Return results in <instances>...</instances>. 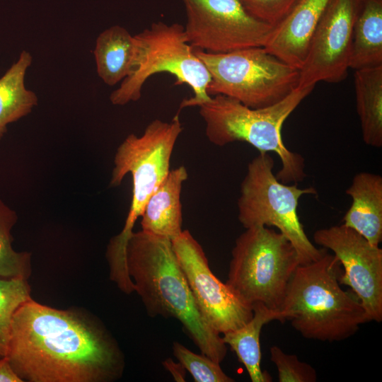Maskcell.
<instances>
[{"label":"cell","instance_id":"1","mask_svg":"<svg viewBox=\"0 0 382 382\" xmlns=\"http://www.w3.org/2000/svg\"><path fill=\"white\" fill-rule=\"evenodd\" d=\"M6 357L23 381H110L123 369L118 347L103 329L32 299L13 315Z\"/></svg>","mask_w":382,"mask_h":382},{"label":"cell","instance_id":"2","mask_svg":"<svg viewBox=\"0 0 382 382\" xmlns=\"http://www.w3.org/2000/svg\"><path fill=\"white\" fill-rule=\"evenodd\" d=\"M128 273L151 317L174 318L202 354L221 363L226 345L199 312L171 241L143 231L133 232L126 249Z\"/></svg>","mask_w":382,"mask_h":382},{"label":"cell","instance_id":"3","mask_svg":"<svg viewBox=\"0 0 382 382\" xmlns=\"http://www.w3.org/2000/svg\"><path fill=\"white\" fill-rule=\"evenodd\" d=\"M342 274L337 257L328 251L318 260L296 267L281 311L303 337L338 342L370 321L356 294L341 287Z\"/></svg>","mask_w":382,"mask_h":382},{"label":"cell","instance_id":"4","mask_svg":"<svg viewBox=\"0 0 382 382\" xmlns=\"http://www.w3.org/2000/svg\"><path fill=\"white\" fill-rule=\"evenodd\" d=\"M314 87H298L279 102L261 108H249L223 95L211 96L197 106L211 143L224 146L244 141L259 151L274 152L282 163L275 175L277 178L284 184H297L306 177L304 158L286 148L282 129L286 120Z\"/></svg>","mask_w":382,"mask_h":382},{"label":"cell","instance_id":"5","mask_svg":"<svg viewBox=\"0 0 382 382\" xmlns=\"http://www.w3.org/2000/svg\"><path fill=\"white\" fill-rule=\"evenodd\" d=\"M182 131L178 113L170 122L156 119L140 137L128 135L116 151L110 186H119L130 173L132 197L122 231L110 239L107 248L106 258L112 271L126 269L127 245L135 222L151 195L169 173L171 155Z\"/></svg>","mask_w":382,"mask_h":382},{"label":"cell","instance_id":"6","mask_svg":"<svg viewBox=\"0 0 382 382\" xmlns=\"http://www.w3.org/2000/svg\"><path fill=\"white\" fill-rule=\"evenodd\" d=\"M299 264L296 249L280 232L261 226L248 228L236 240L226 283L250 306L261 303L281 311Z\"/></svg>","mask_w":382,"mask_h":382},{"label":"cell","instance_id":"7","mask_svg":"<svg viewBox=\"0 0 382 382\" xmlns=\"http://www.w3.org/2000/svg\"><path fill=\"white\" fill-rule=\"evenodd\" d=\"M134 37L137 44L136 68L110 94L113 105H125L138 100L146 80L161 72L174 76L178 84H187L192 90L194 96L183 100L180 109L197 106L211 98L207 91L210 74L188 42L183 25L158 21Z\"/></svg>","mask_w":382,"mask_h":382},{"label":"cell","instance_id":"8","mask_svg":"<svg viewBox=\"0 0 382 382\" xmlns=\"http://www.w3.org/2000/svg\"><path fill=\"white\" fill-rule=\"evenodd\" d=\"M274 165L272 157L263 151L248 163L237 202L238 220L245 228L276 227L296 249L300 264L316 261L327 249L317 248L308 239L297 207L303 195H316L317 191L280 182L273 173Z\"/></svg>","mask_w":382,"mask_h":382},{"label":"cell","instance_id":"9","mask_svg":"<svg viewBox=\"0 0 382 382\" xmlns=\"http://www.w3.org/2000/svg\"><path fill=\"white\" fill-rule=\"evenodd\" d=\"M194 50L210 74L209 96L223 95L261 108L279 102L299 87V69L264 47L218 54Z\"/></svg>","mask_w":382,"mask_h":382},{"label":"cell","instance_id":"10","mask_svg":"<svg viewBox=\"0 0 382 382\" xmlns=\"http://www.w3.org/2000/svg\"><path fill=\"white\" fill-rule=\"evenodd\" d=\"M181 1L185 33L194 49L218 54L265 47L274 28L250 16L238 0Z\"/></svg>","mask_w":382,"mask_h":382},{"label":"cell","instance_id":"11","mask_svg":"<svg viewBox=\"0 0 382 382\" xmlns=\"http://www.w3.org/2000/svg\"><path fill=\"white\" fill-rule=\"evenodd\" d=\"M171 243L197 308L207 323L224 334L248 323L253 315L252 306L213 274L203 248L192 235L183 231Z\"/></svg>","mask_w":382,"mask_h":382},{"label":"cell","instance_id":"12","mask_svg":"<svg viewBox=\"0 0 382 382\" xmlns=\"http://www.w3.org/2000/svg\"><path fill=\"white\" fill-rule=\"evenodd\" d=\"M361 0H330L309 42L299 69V87L320 81L339 83L349 68L352 34Z\"/></svg>","mask_w":382,"mask_h":382},{"label":"cell","instance_id":"13","mask_svg":"<svg viewBox=\"0 0 382 382\" xmlns=\"http://www.w3.org/2000/svg\"><path fill=\"white\" fill-rule=\"evenodd\" d=\"M314 242L332 250L343 267L341 284L349 286L370 321L382 320V250L344 224L316 231Z\"/></svg>","mask_w":382,"mask_h":382},{"label":"cell","instance_id":"14","mask_svg":"<svg viewBox=\"0 0 382 382\" xmlns=\"http://www.w3.org/2000/svg\"><path fill=\"white\" fill-rule=\"evenodd\" d=\"M330 0H297L275 27L265 49L288 64L300 69L314 30Z\"/></svg>","mask_w":382,"mask_h":382},{"label":"cell","instance_id":"15","mask_svg":"<svg viewBox=\"0 0 382 382\" xmlns=\"http://www.w3.org/2000/svg\"><path fill=\"white\" fill-rule=\"evenodd\" d=\"M187 177V169L183 166L170 170L144 208L141 215L143 231L170 241L181 233L180 194Z\"/></svg>","mask_w":382,"mask_h":382},{"label":"cell","instance_id":"16","mask_svg":"<svg viewBox=\"0 0 382 382\" xmlns=\"http://www.w3.org/2000/svg\"><path fill=\"white\" fill-rule=\"evenodd\" d=\"M352 202L343 217L344 225L356 231L371 244L382 240V177L361 172L345 190Z\"/></svg>","mask_w":382,"mask_h":382},{"label":"cell","instance_id":"17","mask_svg":"<svg viewBox=\"0 0 382 382\" xmlns=\"http://www.w3.org/2000/svg\"><path fill=\"white\" fill-rule=\"evenodd\" d=\"M93 54L99 77L107 85L114 86L135 70V37L120 25L111 26L98 36Z\"/></svg>","mask_w":382,"mask_h":382},{"label":"cell","instance_id":"18","mask_svg":"<svg viewBox=\"0 0 382 382\" xmlns=\"http://www.w3.org/2000/svg\"><path fill=\"white\" fill-rule=\"evenodd\" d=\"M253 315L242 327L223 334L222 340L245 366L252 382H271V376L262 371L260 336L262 327L272 321L286 320L282 311L272 310L261 303L252 306Z\"/></svg>","mask_w":382,"mask_h":382},{"label":"cell","instance_id":"19","mask_svg":"<svg viewBox=\"0 0 382 382\" xmlns=\"http://www.w3.org/2000/svg\"><path fill=\"white\" fill-rule=\"evenodd\" d=\"M382 66V0H361L354 22L349 68Z\"/></svg>","mask_w":382,"mask_h":382},{"label":"cell","instance_id":"20","mask_svg":"<svg viewBox=\"0 0 382 382\" xmlns=\"http://www.w3.org/2000/svg\"><path fill=\"white\" fill-rule=\"evenodd\" d=\"M356 106L364 141L382 146V66L355 70Z\"/></svg>","mask_w":382,"mask_h":382},{"label":"cell","instance_id":"21","mask_svg":"<svg viewBox=\"0 0 382 382\" xmlns=\"http://www.w3.org/2000/svg\"><path fill=\"white\" fill-rule=\"evenodd\" d=\"M32 60L30 53L22 51L17 62L0 78V140L8 124L27 115L37 105L36 94L24 84Z\"/></svg>","mask_w":382,"mask_h":382},{"label":"cell","instance_id":"22","mask_svg":"<svg viewBox=\"0 0 382 382\" xmlns=\"http://www.w3.org/2000/svg\"><path fill=\"white\" fill-rule=\"evenodd\" d=\"M18 219L17 214L0 199V278L28 279L31 273V255L16 252L11 245V231Z\"/></svg>","mask_w":382,"mask_h":382},{"label":"cell","instance_id":"23","mask_svg":"<svg viewBox=\"0 0 382 382\" xmlns=\"http://www.w3.org/2000/svg\"><path fill=\"white\" fill-rule=\"evenodd\" d=\"M30 299V287L27 279L0 278V358L6 354L13 315Z\"/></svg>","mask_w":382,"mask_h":382},{"label":"cell","instance_id":"24","mask_svg":"<svg viewBox=\"0 0 382 382\" xmlns=\"http://www.w3.org/2000/svg\"><path fill=\"white\" fill-rule=\"evenodd\" d=\"M173 352L196 382L234 381L223 371L219 363L203 354H197L192 352L178 342H173Z\"/></svg>","mask_w":382,"mask_h":382},{"label":"cell","instance_id":"25","mask_svg":"<svg viewBox=\"0 0 382 382\" xmlns=\"http://www.w3.org/2000/svg\"><path fill=\"white\" fill-rule=\"evenodd\" d=\"M270 359L278 371L279 382H316L317 373L309 364L295 354H286L277 346L270 347Z\"/></svg>","mask_w":382,"mask_h":382},{"label":"cell","instance_id":"26","mask_svg":"<svg viewBox=\"0 0 382 382\" xmlns=\"http://www.w3.org/2000/svg\"><path fill=\"white\" fill-rule=\"evenodd\" d=\"M253 18L273 28L288 14L297 0H238Z\"/></svg>","mask_w":382,"mask_h":382},{"label":"cell","instance_id":"27","mask_svg":"<svg viewBox=\"0 0 382 382\" xmlns=\"http://www.w3.org/2000/svg\"><path fill=\"white\" fill-rule=\"evenodd\" d=\"M6 357L0 358V382H23Z\"/></svg>","mask_w":382,"mask_h":382},{"label":"cell","instance_id":"28","mask_svg":"<svg viewBox=\"0 0 382 382\" xmlns=\"http://www.w3.org/2000/svg\"><path fill=\"white\" fill-rule=\"evenodd\" d=\"M163 364L176 381H185V369L179 361L175 363L171 359H167Z\"/></svg>","mask_w":382,"mask_h":382}]
</instances>
